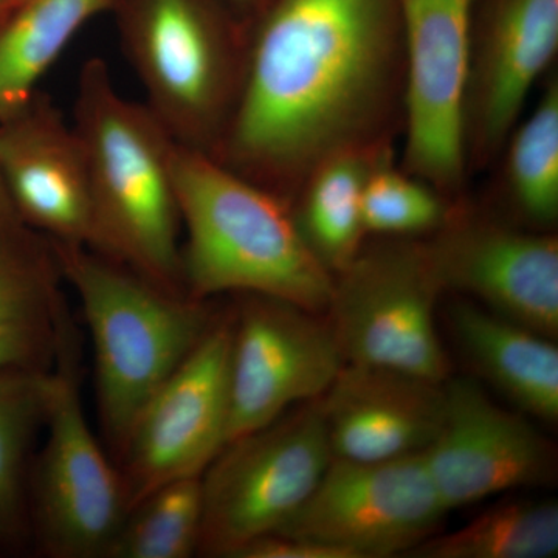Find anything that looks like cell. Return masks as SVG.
I'll return each mask as SVG.
<instances>
[{
  "mask_svg": "<svg viewBox=\"0 0 558 558\" xmlns=\"http://www.w3.org/2000/svg\"><path fill=\"white\" fill-rule=\"evenodd\" d=\"M47 373H0V549L31 538L28 475L44 424Z\"/></svg>",
  "mask_w": 558,
  "mask_h": 558,
  "instance_id": "23",
  "label": "cell"
},
{
  "mask_svg": "<svg viewBox=\"0 0 558 558\" xmlns=\"http://www.w3.org/2000/svg\"><path fill=\"white\" fill-rule=\"evenodd\" d=\"M501 161V191L529 229L550 231L558 220V80L550 76L523 123L510 132Z\"/></svg>",
  "mask_w": 558,
  "mask_h": 558,
  "instance_id": "22",
  "label": "cell"
},
{
  "mask_svg": "<svg viewBox=\"0 0 558 558\" xmlns=\"http://www.w3.org/2000/svg\"><path fill=\"white\" fill-rule=\"evenodd\" d=\"M450 322L459 348L476 373L524 413L556 424L558 349L554 339L469 299L454 301Z\"/></svg>",
  "mask_w": 558,
  "mask_h": 558,
  "instance_id": "19",
  "label": "cell"
},
{
  "mask_svg": "<svg viewBox=\"0 0 558 558\" xmlns=\"http://www.w3.org/2000/svg\"><path fill=\"white\" fill-rule=\"evenodd\" d=\"M120 0H25L0 21V121L24 109L38 94L81 28Z\"/></svg>",
  "mask_w": 558,
  "mask_h": 558,
  "instance_id": "21",
  "label": "cell"
},
{
  "mask_svg": "<svg viewBox=\"0 0 558 558\" xmlns=\"http://www.w3.org/2000/svg\"><path fill=\"white\" fill-rule=\"evenodd\" d=\"M72 124L89 175L92 250L161 289L185 293L174 140L146 105L120 94L101 58L81 69Z\"/></svg>",
  "mask_w": 558,
  "mask_h": 558,
  "instance_id": "3",
  "label": "cell"
},
{
  "mask_svg": "<svg viewBox=\"0 0 558 558\" xmlns=\"http://www.w3.org/2000/svg\"><path fill=\"white\" fill-rule=\"evenodd\" d=\"M172 171L190 299L266 295L326 314L333 275L307 247L289 201L178 143Z\"/></svg>",
  "mask_w": 558,
  "mask_h": 558,
  "instance_id": "2",
  "label": "cell"
},
{
  "mask_svg": "<svg viewBox=\"0 0 558 558\" xmlns=\"http://www.w3.org/2000/svg\"><path fill=\"white\" fill-rule=\"evenodd\" d=\"M202 476L171 481L135 502L106 558H189L199 553Z\"/></svg>",
  "mask_w": 558,
  "mask_h": 558,
  "instance_id": "25",
  "label": "cell"
},
{
  "mask_svg": "<svg viewBox=\"0 0 558 558\" xmlns=\"http://www.w3.org/2000/svg\"><path fill=\"white\" fill-rule=\"evenodd\" d=\"M226 2L230 3L234 9L244 11V13L253 14L258 10L263 0H226Z\"/></svg>",
  "mask_w": 558,
  "mask_h": 558,
  "instance_id": "29",
  "label": "cell"
},
{
  "mask_svg": "<svg viewBox=\"0 0 558 558\" xmlns=\"http://www.w3.org/2000/svg\"><path fill=\"white\" fill-rule=\"evenodd\" d=\"M444 395L442 424L424 458L447 509L553 478L556 453L549 440L494 402L478 381L449 377Z\"/></svg>",
  "mask_w": 558,
  "mask_h": 558,
  "instance_id": "15",
  "label": "cell"
},
{
  "mask_svg": "<svg viewBox=\"0 0 558 558\" xmlns=\"http://www.w3.org/2000/svg\"><path fill=\"white\" fill-rule=\"evenodd\" d=\"M392 143L355 146L319 161L290 201L301 236L333 277L365 245L363 191L377 168L395 160Z\"/></svg>",
  "mask_w": 558,
  "mask_h": 558,
  "instance_id": "20",
  "label": "cell"
},
{
  "mask_svg": "<svg viewBox=\"0 0 558 558\" xmlns=\"http://www.w3.org/2000/svg\"><path fill=\"white\" fill-rule=\"evenodd\" d=\"M233 558H347L340 550L290 535H264L238 550Z\"/></svg>",
  "mask_w": 558,
  "mask_h": 558,
  "instance_id": "27",
  "label": "cell"
},
{
  "mask_svg": "<svg viewBox=\"0 0 558 558\" xmlns=\"http://www.w3.org/2000/svg\"><path fill=\"white\" fill-rule=\"evenodd\" d=\"M558 554V506L513 499L492 506L449 534L411 550L417 558H553Z\"/></svg>",
  "mask_w": 558,
  "mask_h": 558,
  "instance_id": "24",
  "label": "cell"
},
{
  "mask_svg": "<svg viewBox=\"0 0 558 558\" xmlns=\"http://www.w3.org/2000/svg\"><path fill=\"white\" fill-rule=\"evenodd\" d=\"M403 39L402 168L451 201L469 179L464 108L475 0H398Z\"/></svg>",
  "mask_w": 558,
  "mask_h": 558,
  "instance_id": "9",
  "label": "cell"
},
{
  "mask_svg": "<svg viewBox=\"0 0 558 558\" xmlns=\"http://www.w3.org/2000/svg\"><path fill=\"white\" fill-rule=\"evenodd\" d=\"M330 461L318 399L231 440L202 475L199 553L233 558L277 532L310 499Z\"/></svg>",
  "mask_w": 558,
  "mask_h": 558,
  "instance_id": "8",
  "label": "cell"
},
{
  "mask_svg": "<svg viewBox=\"0 0 558 558\" xmlns=\"http://www.w3.org/2000/svg\"><path fill=\"white\" fill-rule=\"evenodd\" d=\"M558 50V0H475L464 138L469 175L497 165Z\"/></svg>",
  "mask_w": 558,
  "mask_h": 558,
  "instance_id": "14",
  "label": "cell"
},
{
  "mask_svg": "<svg viewBox=\"0 0 558 558\" xmlns=\"http://www.w3.org/2000/svg\"><path fill=\"white\" fill-rule=\"evenodd\" d=\"M252 16L240 97L216 160L290 202L319 161L395 142L398 0H263Z\"/></svg>",
  "mask_w": 558,
  "mask_h": 558,
  "instance_id": "1",
  "label": "cell"
},
{
  "mask_svg": "<svg viewBox=\"0 0 558 558\" xmlns=\"http://www.w3.org/2000/svg\"><path fill=\"white\" fill-rule=\"evenodd\" d=\"M444 381L347 363L318 398L332 458L387 461L424 453L444 416Z\"/></svg>",
  "mask_w": 558,
  "mask_h": 558,
  "instance_id": "17",
  "label": "cell"
},
{
  "mask_svg": "<svg viewBox=\"0 0 558 558\" xmlns=\"http://www.w3.org/2000/svg\"><path fill=\"white\" fill-rule=\"evenodd\" d=\"M49 242L89 329L101 428L119 453L140 410L216 319L208 301L161 289L84 245Z\"/></svg>",
  "mask_w": 558,
  "mask_h": 558,
  "instance_id": "4",
  "label": "cell"
},
{
  "mask_svg": "<svg viewBox=\"0 0 558 558\" xmlns=\"http://www.w3.org/2000/svg\"><path fill=\"white\" fill-rule=\"evenodd\" d=\"M233 322L204 339L145 403L119 450L128 510L171 481L204 475L229 438Z\"/></svg>",
  "mask_w": 558,
  "mask_h": 558,
  "instance_id": "11",
  "label": "cell"
},
{
  "mask_svg": "<svg viewBox=\"0 0 558 558\" xmlns=\"http://www.w3.org/2000/svg\"><path fill=\"white\" fill-rule=\"evenodd\" d=\"M124 53L172 140L215 156L240 97L247 24L218 0H120Z\"/></svg>",
  "mask_w": 558,
  "mask_h": 558,
  "instance_id": "5",
  "label": "cell"
},
{
  "mask_svg": "<svg viewBox=\"0 0 558 558\" xmlns=\"http://www.w3.org/2000/svg\"><path fill=\"white\" fill-rule=\"evenodd\" d=\"M446 292L543 336L558 333V241L553 231L520 229L465 202H454L439 230L425 238Z\"/></svg>",
  "mask_w": 558,
  "mask_h": 558,
  "instance_id": "13",
  "label": "cell"
},
{
  "mask_svg": "<svg viewBox=\"0 0 558 558\" xmlns=\"http://www.w3.org/2000/svg\"><path fill=\"white\" fill-rule=\"evenodd\" d=\"M0 171L25 226L49 241L92 248L94 213L83 146L73 124L40 92L0 121Z\"/></svg>",
  "mask_w": 558,
  "mask_h": 558,
  "instance_id": "16",
  "label": "cell"
},
{
  "mask_svg": "<svg viewBox=\"0 0 558 558\" xmlns=\"http://www.w3.org/2000/svg\"><path fill=\"white\" fill-rule=\"evenodd\" d=\"M447 512L424 453L373 462L332 458L310 499L277 532L347 558L395 557L435 535Z\"/></svg>",
  "mask_w": 558,
  "mask_h": 558,
  "instance_id": "10",
  "label": "cell"
},
{
  "mask_svg": "<svg viewBox=\"0 0 558 558\" xmlns=\"http://www.w3.org/2000/svg\"><path fill=\"white\" fill-rule=\"evenodd\" d=\"M11 218H20V216L16 215L13 205H11L9 193H7L5 189V182H3L2 171H0V220Z\"/></svg>",
  "mask_w": 558,
  "mask_h": 558,
  "instance_id": "28",
  "label": "cell"
},
{
  "mask_svg": "<svg viewBox=\"0 0 558 558\" xmlns=\"http://www.w3.org/2000/svg\"><path fill=\"white\" fill-rule=\"evenodd\" d=\"M24 2L25 0H0V21L5 20L9 14L13 13Z\"/></svg>",
  "mask_w": 558,
  "mask_h": 558,
  "instance_id": "30",
  "label": "cell"
},
{
  "mask_svg": "<svg viewBox=\"0 0 558 558\" xmlns=\"http://www.w3.org/2000/svg\"><path fill=\"white\" fill-rule=\"evenodd\" d=\"M323 317L274 296L241 295L231 339L227 444L328 391L344 359Z\"/></svg>",
  "mask_w": 558,
  "mask_h": 558,
  "instance_id": "12",
  "label": "cell"
},
{
  "mask_svg": "<svg viewBox=\"0 0 558 558\" xmlns=\"http://www.w3.org/2000/svg\"><path fill=\"white\" fill-rule=\"evenodd\" d=\"M43 432L28 475L33 542L50 557H106L128 512L126 494L84 410L73 326L47 373Z\"/></svg>",
  "mask_w": 558,
  "mask_h": 558,
  "instance_id": "6",
  "label": "cell"
},
{
  "mask_svg": "<svg viewBox=\"0 0 558 558\" xmlns=\"http://www.w3.org/2000/svg\"><path fill=\"white\" fill-rule=\"evenodd\" d=\"M457 201L424 180L387 161L369 175L363 191L366 234L379 238H427L442 227Z\"/></svg>",
  "mask_w": 558,
  "mask_h": 558,
  "instance_id": "26",
  "label": "cell"
},
{
  "mask_svg": "<svg viewBox=\"0 0 558 558\" xmlns=\"http://www.w3.org/2000/svg\"><path fill=\"white\" fill-rule=\"evenodd\" d=\"M47 238L0 220V373H49L70 322Z\"/></svg>",
  "mask_w": 558,
  "mask_h": 558,
  "instance_id": "18",
  "label": "cell"
},
{
  "mask_svg": "<svg viewBox=\"0 0 558 558\" xmlns=\"http://www.w3.org/2000/svg\"><path fill=\"white\" fill-rule=\"evenodd\" d=\"M446 292L425 238L365 242L333 277L328 315L344 362L381 366L432 381L450 377L436 328Z\"/></svg>",
  "mask_w": 558,
  "mask_h": 558,
  "instance_id": "7",
  "label": "cell"
}]
</instances>
